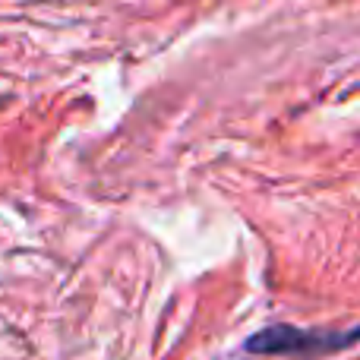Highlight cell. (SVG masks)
I'll use <instances>...</instances> for the list:
<instances>
[{
    "label": "cell",
    "mask_w": 360,
    "mask_h": 360,
    "mask_svg": "<svg viewBox=\"0 0 360 360\" xmlns=\"http://www.w3.org/2000/svg\"><path fill=\"white\" fill-rule=\"evenodd\" d=\"M360 338L357 329H297V326H269L259 329L253 338H247L250 354H288V357H319L342 351Z\"/></svg>",
    "instance_id": "cell-1"
}]
</instances>
